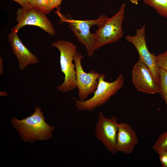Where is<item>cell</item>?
<instances>
[{"mask_svg": "<svg viewBox=\"0 0 167 167\" xmlns=\"http://www.w3.org/2000/svg\"><path fill=\"white\" fill-rule=\"evenodd\" d=\"M35 109L33 113L21 120L15 117L11 119L13 127L24 142L32 143L49 139L54 130V126H50L45 122L41 108L36 106Z\"/></svg>", "mask_w": 167, "mask_h": 167, "instance_id": "obj_1", "label": "cell"}, {"mask_svg": "<svg viewBox=\"0 0 167 167\" xmlns=\"http://www.w3.org/2000/svg\"><path fill=\"white\" fill-rule=\"evenodd\" d=\"M105 78L104 74H101L98 79L99 82L97 88L93 96L90 98L81 101L72 97L78 110L91 111L102 106L123 86L124 79L122 74H120L115 81L111 82L105 81Z\"/></svg>", "mask_w": 167, "mask_h": 167, "instance_id": "obj_2", "label": "cell"}, {"mask_svg": "<svg viewBox=\"0 0 167 167\" xmlns=\"http://www.w3.org/2000/svg\"><path fill=\"white\" fill-rule=\"evenodd\" d=\"M51 45L59 51L61 71L65 75L64 82L57 87V89L62 92L71 91L77 88L75 65L73 62L74 55L77 52V46L64 40L57 41Z\"/></svg>", "mask_w": 167, "mask_h": 167, "instance_id": "obj_3", "label": "cell"}, {"mask_svg": "<svg viewBox=\"0 0 167 167\" xmlns=\"http://www.w3.org/2000/svg\"><path fill=\"white\" fill-rule=\"evenodd\" d=\"M60 19L66 22L68 27L72 31L79 41L84 45L89 57H92L95 50V33L90 32L91 28L95 25L98 28L102 26L109 19L105 15H102L95 20H79L73 19L68 15H59Z\"/></svg>", "mask_w": 167, "mask_h": 167, "instance_id": "obj_4", "label": "cell"}, {"mask_svg": "<svg viewBox=\"0 0 167 167\" xmlns=\"http://www.w3.org/2000/svg\"><path fill=\"white\" fill-rule=\"evenodd\" d=\"M126 4L123 3L117 13L98 28L95 33V50L107 44L115 42L123 36L122 23L124 17Z\"/></svg>", "mask_w": 167, "mask_h": 167, "instance_id": "obj_5", "label": "cell"}, {"mask_svg": "<svg viewBox=\"0 0 167 167\" xmlns=\"http://www.w3.org/2000/svg\"><path fill=\"white\" fill-rule=\"evenodd\" d=\"M83 56L77 52L74 56L76 71V84L78 88V100L83 101L91 94L94 93L98 84V79L101 74L93 70L86 73L81 64Z\"/></svg>", "mask_w": 167, "mask_h": 167, "instance_id": "obj_6", "label": "cell"}, {"mask_svg": "<svg viewBox=\"0 0 167 167\" xmlns=\"http://www.w3.org/2000/svg\"><path fill=\"white\" fill-rule=\"evenodd\" d=\"M118 126L116 116L108 118L104 116L102 112L99 113L98 121L95 124L96 137L113 154L117 152L116 141Z\"/></svg>", "mask_w": 167, "mask_h": 167, "instance_id": "obj_7", "label": "cell"}, {"mask_svg": "<svg viewBox=\"0 0 167 167\" xmlns=\"http://www.w3.org/2000/svg\"><path fill=\"white\" fill-rule=\"evenodd\" d=\"M16 20L18 24L11 29L16 32L26 25H32L40 27L51 36H54L55 31L51 21L46 14L33 8L18 9L16 12Z\"/></svg>", "mask_w": 167, "mask_h": 167, "instance_id": "obj_8", "label": "cell"}, {"mask_svg": "<svg viewBox=\"0 0 167 167\" xmlns=\"http://www.w3.org/2000/svg\"><path fill=\"white\" fill-rule=\"evenodd\" d=\"M132 79L138 91L151 94L158 93V81L146 64L140 59L133 68Z\"/></svg>", "mask_w": 167, "mask_h": 167, "instance_id": "obj_9", "label": "cell"}, {"mask_svg": "<svg viewBox=\"0 0 167 167\" xmlns=\"http://www.w3.org/2000/svg\"><path fill=\"white\" fill-rule=\"evenodd\" d=\"M145 26L144 25L136 30L135 36H125L126 41L133 44L141 59L150 69L156 79L159 81L160 68L156 60V56L149 51L145 40Z\"/></svg>", "mask_w": 167, "mask_h": 167, "instance_id": "obj_10", "label": "cell"}, {"mask_svg": "<svg viewBox=\"0 0 167 167\" xmlns=\"http://www.w3.org/2000/svg\"><path fill=\"white\" fill-rule=\"evenodd\" d=\"M8 37L12 51L18 60L20 70H24L28 65L39 62L38 58L23 43L17 32L11 31Z\"/></svg>", "mask_w": 167, "mask_h": 167, "instance_id": "obj_11", "label": "cell"}, {"mask_svg": "<svg viewBox=\"0 0 167 167\" xmlns=\"http://www.w3.org/2000/svg\"><path fill=\"white\" fill-rule=\"evenodd\" d=\"M138 142L137 135L129 124L118 123L116 141L117 152L129 154L132 152Z\"/></svg>", "mask_w": 167, "mask_h": 167, "instance_id": "obj_12", "label": "cell"}, {"mask_svg": "<svg viewBox=\"0 0 167 167\" xmlns=\"http://www.w3.org/2000/svg\"><path fill=\"white\" fill-rule=\"evenodd\" d=\"M143 1L160 15L167 18V0H143Z\"/></svg>", "mask_w": 167, "mask_h": 167, "instance_id": "obj_13", "label": "cell"}, {"mask_svg": "<svg viewBox=\"0 0 167 167\" xmlns=\"http://www.w3.org/2000/svg\"><path fill=\"white\" fill-rule=\"evenodd\" d=\"M159 92L162 99L165 101L167 107V71L160 68L159 79Z\"/></svg>", "mask_w": 167, "mask_h": 167, "instance_id": "obj_14", "label": "cell"}, {"mask_svg": "<svg viewBox=\"0 0 167 167\" xmlns=\"http://www.w3.org/2000/svg\"><path fill=\"white\" fill-rule=\"evenodd\" d=\"M28 2L32 8L46 14L53 9L49 0H28Z\"/></svg>", "mask_w": 167, "mask_h": 167, "instance_id": "obj_15", "label": "cell"}, {"mask_svg": "<svg viewBox=\"0 0 167 167\" xmlns=\"http://www.w3.org/2000/svg\"><path fill=\"white\" fill-rule=\"evenodd\" d=\"M152 148L158 153L167 151V131L162 133L153 145Z\"/></svg>", "mask_w": 167, "mask_h": 167, "instance_id": "obj_16", "label": "cell"}, {"mask_svg": "<svg viewBox=\"0 0 167 167\" xmlns=\"http://www.w3.org/2000/svg\"><path fill=\"white\" fill-rule=\"evenodd\" d=\"M156 60L159 67L167 71V49L164 53L156 56Z\"/></svg>", "mask_w": 167, "mask_h": 167, "instance_id": "obj_17", "label": "cell"}, {"mask_svg": "<svg viewBox=\"0 0 167 167\" xmlns=\"http://www.w3.org/2000/svg\"><path fill=\"white\" fill-rule=\"evenodd\" d=\"M161 163L163 167H167V151L158 153Z\"/></svg>", "mask_w": 167, "mask_h": 167, "instance_id": "obj_18", "label": "cell"}, {"mask_svg": "<svg viewBox=\"0 0 167 167\" xmlns=\"http://www.w3.org/2000/svg\"><path fill=\"white\" fill-rule=\"evenodd\" d=\"M19 4L22 8L24 9H28L32 8L30 5L28 0H12Z\"/></svg>", "mask_w": 167, "mask_h": 167, "instance_id": "obj_19", "label": "cell"}, {"mask_svg": "<svg viewBox=\"0 0 167 167\" xmlns=\"http://www.w3.org/2000/svg\"><path fill=\"white\" fill-rule=\"evenodd\" d=\"M62 0H49L53 9L58 7L61 4Z\"/></svg>", "mask_w": 167, "mask_h": 167, "instance_id": "obj_20", "label": "cell"}, {"mask_svg": "<svg viewBox=\"0 0 167 167\" xmlns=\"http://www.w3.org/2000/svg\"><path fill=\"white\" fill-rule=\"evenodd\" d=\"M3 60L2 58L0 57V75L2 74L3 73L2 71L3 66H2V62H3Z\"/></svg>", "mask_w": 167, "mask_h": 167, "instance_id": "obj_21", "label": "cell"}, {"mask_svg": "<svg viewBox=\"0 0 167 167\" xmlns=\"http://www.w3.org/2000/svg\"><path fill=\"white\" fill-rule=\"evenodd\" d=\"M132 3L137 5L138 3V0H129Z\"/></svg>", "mask_w": 167, "mask_h": 167, "instance_id": "obj_22", "label": "cell"}]
</instances>
